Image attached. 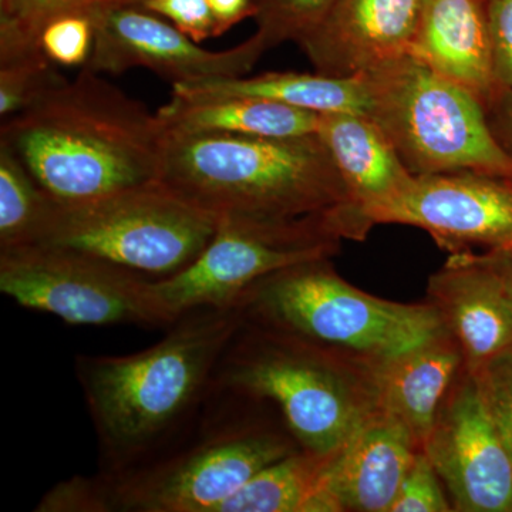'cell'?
Masks as SVG:
<instances>
[{
	"mask_svg": "<svg viewBox=\"0 0 512 512\" xmlns=\"http://www.w3.org/2000/svg\"><path fill=\"white\" fill-rule=\"evenodd\" d=\"M0 292L29 311L74 326L173 325L156 279L73 249L28 245L0 251Z\"/></svg>",
	"mask_w": 512,
	"mask_h": 512,
	"instance_id": "9",
	"label": "cell"
},
{
	"mask_svg": "<svg viewBox=\"0 0 512 512\" xmlns=\"http://www.w3.org/2000/svg\"><path fill=\"white\" fill-rule=\"evenodd\" d=\"M217 224L157 180L83 204L55 201L33 245L73 249L160 279L191 265Z\"/></svg>",
	"mask_w": 512,
	"mask_h": 512,
	"instance_id": "8",
	"label": "cell"
},
{
	"mask_svg": "<svg viewBox=\"0 0 512 512\" xmlns=\"http://www.w3.org/2000/svg\"><path fill=\"white\" fill-rule=\"evenodd\" d=\"M39 43L0 36V117L8 120L64 82Z\"/></svg>",
	"mask_w": 512,
	"mask_h": 512,
	"instance_id": "24",
	"label": "cell"
},
{
	"mask_svg": "<svg viewBox=\"0 0 512 512\" xmlns=\"http://www.w3.org/2000/svg\"><path fill=\"white\" fill-rule=\"evenodd\" d=\"M36 512H117L113 484L103 473L74 476L50 488Z\"/></svg>",
	"mask_w": 512,
	"mask_h": 512,
	"instance_id": "28",
	"label": "cell"
},
{
	"mask_svg": "<svg viewBox=\"0 0 512 512\" xmlns=\"http://www.w3.org/2000/svg\"><path fill=\"white\" fill-rule=\"evenodd\" d=\"M342 239L320 222L218 218L204 251L177 274L156 279L174 318L200 308H232L249 286L289 266L329 258Z\"/></svg>",
	"mask_w": 512,
	"mask_h": 512,
	"instance_id": "10",
	"label": "cell"
},
{
	"mask_svg": "<svg viewBox=\"0 0 512 512\" xmlns=\"http://www.w3.org/2000/svg\"><path fill=\"white\" fill-rule=\"evenodd\" d=\"M137 0H0V36L39 43L50 20L67 13H96Z\"/></svg>",
	"mask_w": 512,
	"mask_h": 512,
	"instance_id": "26",
	"label": "cell"
},
{
	"mask_svg": "<svg viewBox=\"0 0 512 512\" xmlns=\"http://www.w3.org/2000/svg\"><path fill=\"white\" fill-rule=\"evenodd\" d=\"M53 204L18 156L0 143V251L36 244Z\"/></svg>",
	"mask_w": 512,
	"mask_h": 512,
	"instance_id": "23",
	"label": "cell"
},
{
	"mask_svg": "<svg viewBox=\"0 0 512 512\" xmlns=\"http://www.w3.org/2000/svg\"><path fill=\"white\" fill-rule=\"evenodd\" d=\"M329 258L301 262L265 276L239 296L245 322L369 367L403 355L446 332L427 303L376 298L336 274Z\"/></svg>",
	"mask_w": 512,
	"mask_h": 512,
	"instance_id": "4",
	"label": "cell"
},
{
	"mask_svg": "<svg viewBox=\"0 0 512 512\" xmlns=\"http://www.w3.org/2000/svg\"><path fill=\"white\" fill-rule=\"evenodd\" d=\"M490 26L495 79L512 93V0H490Z\"/></svg>",
	"mask_w": 512,
	"mask_h": 512,
	"instance_id": "32",
	"label": "cell"
},
{
	"mask_svg": "<svg viewBox=\"0 0 512 512\" xmlns=\"http://www.w3.org/2000/svg\"><path fill=\"white\" fill-rule=\"evenodd\" d=\"M330 456L298 448L259 471L214 512H323L322 478Z\"/></svg>",
	"mask_w": 512,
	"mask_h": 512,
	"instance_id": "22",
	"label": "cell"
},
{
	"mask_svg": "<svg viewBox=\"0 0 512 512\" xmlns=\"http://www.w3.org/2000/svg\"><path fill=\"white\" fill-rule=\"evenodd\" d=\"M140 5L173 23L194 42L220 37L207 0H143Z\"/></svg>",
	"mask_w": 512,
	"mask_h": 512,
	"instance_id": "31",
	"label": "cell"
},
{
	"mask_svg": "<svg viewBox=\"0 0 512 512\" xmlns=\"http://www.w3.org/2000/svg\"><path fill=\"white\" fill-rule=\"evenodd\" d=\"M373 225L423 229L450 254L512 242V180L478 173L414 175L396 198L370 215Z\"/></svg>",
	"mask_w": 512,
	"mask_h": 512,
	"instance_id": "13",
	"label": "cell"
},
{
	"mask_svg": "<svg viewBox=\"0 0 512 512\" xmlns=\"http://www.w3.org/2000/svg\"><path fill=\"white\" fill-rule=\"evenodd\" d=\"M366 117L414 175L478 173L512 180V154L474 94L406 55L363 73Z\"/></svg>",
	"mask_w": 512,
	"mask_h": 512,
	"instance_id": "7",
	"label": "cell"
},
{
	"mask_svg": "<svg viewBox=\"0 0 512 512\" xmlns=\"http://www.w3.org/2000/svg\"><path fill=\"white\" fill-rule=\"evenodd\" d=\"M429 302L457 340L464 369L481 367L512 352V251L493 248L450 254L429 279Z\"/></svg>",
	"mask_w": 512,
	"mask_h": 512,
	"instance_id": "14",
	"label": "cell"
},
{
	"mask_svg": "<svg viewBox=\"0 0 512 512\" xmlns=\"http://www.w3.org/2000/svg\"><path fill=\"white\" fill-rule=\"evenodd\" d=\"M158 181L217 218L320 222L353 241H363L373 228L318 134L165 131Z\"/></svg>",
	"mask_w": 512,
	"mask_h": 512,
	"instance_id": "1",
	"label": "cell"
},
{
	"mask_svg": "<svg viewBox=\"0 0 512 512\" xmlns=\"http://www.w3.org/2000/svg\"><path fill=\"white\" fill-rule=\"evenodd\" d=\"M173 93L254 97L319 114L353 113L366 116L369 106L362 74L333 77L320 73H264L252 77L175 84Z\"/></svg>",
	"mask_w": 512,
	"mask_h": 512,
	"instance_id": "21",
	"label": "cell"
},
{
	"mask_svg": "<svg viewBox=\"0 0 512 512\" xmlns=\"http://www.w3.org/2000/svg\"><path fill=\"white\" fill-rule=\"evenodd\" d=\"M419 450L409 427L376 407L326 464L325 512H390Z\"/></svg>",
	"mask_w": 512,
	"mask_h": 512,
	"instance_id": "16",
	"label": "cell"
},
{
	"mask_svg": "<svg viewBox=\"0 0 512 512\" xmlns=\"http://www.w3.org/2000/svg\"><path fill=\"white\" fill-rule=\"evenodd\" d=\"M212 16L217 22L220 36L229 29L255 16V0H207Z\"/></svg>",
	"mask_w": 512,
	"mask_h": 512,
	"instance_id": "33",
	"label": "cell"
},
{
	"mask_svg": "<svg viewBox=\"0 0 512 512\" xmlns=\"http://www.w3.org/2000/svg\"><path fill=\"white\" fill-rule=\"evenodd\" d=\"M137 2H138V5H140V3L143 2V0H137Z\"/></svg>",
	"mask_w": 512,
	"mask_h": 512,
	"instance_id": "36",
	"label": "cell"
},
{
	"mask_svg": "<svg viewBox=\"0 0 512 512\" xmlns=\"http://www.w3.org/2000/svg\"><path fill=\"white\" fill-rule=\"evenodd\" d=\"M494 103L503 106L504 123L505 127H507L505 128V131H507L508 137H510L512 140V93L504 92V90H501V93L498 94L497 99H495L491 104ZM485 109H487V107H485Z\"/></svg>",
	"mask_w": 512,
	"mask_h": 512,
	"instance_id": "34",
	"label": "cell"
},
{
	"mask_svg": "<svg viewBox=\"0 0 512 512\" xmlns=\"http://www.w3.org/2000/svg\"><path fill=\"white\" fill-rule=\"evenodd\" d=\"M156 114L164 130L174 133L301 137L318 134L320 123L319 113L239 96L173 93Z\"/></svg>",
	"mask_w": 512,
	"mask_h": 512,
	"instance_id": "20",
	"label": "cell"
},
{
	"mask_svg": "<svg viewBox=\"0 0 512 512\" xmlns=\"http://www.w3.org/2000/svg\"><path fill=\"white\" fill-rule=\"evenodd\" d=\"M507 249H511V251H512V242L510 245H508Z\"/></svg>",
	"mask_w": 512,
	"mask_h": 512,
	"instance_id": "35",
	"label": "cell"
},
{
	"mask_svg": "<svg viewBox=\"0 0 512 512\" xmlns=\"http://www.w3.org/2000/svg\"><path fill=\"white\" fill-rule=\"evenodd\" d=\"M336 0H255L256 32L266 50L299 42L328 15Z\"/></svg>",
	"mask_w": 512,
	"mask_h": 512,
	"instance_id": "25",
	"label": "cell"
},
{
	"mask_svg": "<svg viewBox=\"0 0 512 512\" xmlns=\"http://www.w3.org/2000/svg\"><path fill=\"white\" fill-rule=\"evenodd\" d=\"M164 138L157 114L86 67L0 128V143L62 205L157 181Z\"/></svg>",
	"mask_w": 512,
	"mask_h": 512,
	"instance_id": "3",
	"label": "cell"
},
{
	"mask_svg": "<svg viewBox=\"0 0 512 512\" xmlns=\"http://www.w3.org/2000/svg\"><path fill=\"white\" fill-rule=\"evenodd\" d=\"M94 45L86 69L121 74L150 70L171 84L242 77L268 50L255 35L231 49L212 52L138 3L94 13Z\"/></svg>",
	"mask_w": 512,
	"mask_h": 512,
	"instance_id": "11",
	"label": "cell"
},
{
	"mask_svg": "<svg viewBox=\"0 0 512 512\" xmlns=\"http://www.w3.org/2000/svg\"><path fill=\"white\" fill-rule=\"evenodd\" d=\"M440 476L423 450L417 451L390 512L454 511L441 490Z\"/></svg>",
	"mask_w": 512,
	"mask_h": 512,
	"instance_id": "29",
	"label": "cell"
},
{
	"mask_svg": "<svg viewBox=\"0 0 512 512\" xmlns=\"http://www.w3.org/2000/svg\"><path fill=\"white\" fill-rule=\"evenodd\" d=\"M410 56L490 106L495 79L490 0H424Z\"/></svg>",
	"mask_w": 512,
	"mask_h": 512,
	"instance_id": "17",
	"label": "cell"
},
{
	"mask_svg": "<svg viewBox=\"0 0 512 512\" xmlns=\"http://www.w3.org/2000/svg\"><path fill=\"white\" fill-rule=\"evenodd\" d=\"M318 136L328 148L353 200L370 222L373 211L412 183L414 174L369 117L353 113L320 114Z\"/></svg>",
	"mask_w": 512,
	"mask_h": 512,
	"instance_id": "19",
	"label": "cell"
},
{
	"mask_svg": "<svg viewBox=\"0 0 512 512\" xmlns=\"http://www.w3.org/2000/svg\"><path fill=\"white\" fill-rule=\"evenodd\" d=\"M241 323L234 306L194 309L178 316L163 339L141 352L76 357L100 473L119 476L141 466L187 430Z\"/></svg>",
	"mask_w": 512,
	"mask_h": 512,
	"instance_id": "2",
	"label": "cell"
},
{
	"mask_svg": "<svg viewBox=\"0 0 512 512\" xmlns=\"http://www.w3.org/2000/svg\"><path fill=\"white\" fill-rule=\"evenodd\" d=\"M473 375L495 427L512 457V352L491 360Z\"/></svg>",
	"mask_w": 512,
	"mask_h": 512,
	"instance_id": "30",
	"label": "cell"
},
{
	"mask_svg": "<svg viewBox=\"0 0 512 512\" xmlns=\"http://www.w3.org/2000/svg\"><path fill=\"white\" fill-rule=\"evenodd\" d=\"M463 369V352L446 330L419 348L366 367V372L377 407L402 420L421 448Z\"/></svg>",
	"mask_w": 512,
	"mask_h": 512,
	"instance_id": "18",
	"label": "cell"
},
{
	"mask_svg": "<svg viewBox=\"0 0 512 512\" xmlns=\"http://www.w3.org/2000/svg\"><path fill=\"white\" fill-rule=\"evenodd\" d=\"M215 387L275 404L301 448L329 456L376 409L365 367L242 319L215 369Z\"/></svg>",
	"mask_w": 512,
	"mask_h": 512,
	"instance_id": "6",
	"label": "cell"
},
{
	"mask_svg": "<svg viewBox=\"0 0 512 512\" xmlns=\"http://www.w3.org/2000/svg\"><path fill=\"white\" fill-rule=\"evenodd\" d=\"M94 13H67L46 23L39 45L56 66L84 67L92 56Z\"/></svg>",
	"mask_w": 512,
	"mask_h": 512,
	"instance_id": "27",
	"label": "cell"
},
{
	"mask_svg": "<svg viewBox=\"0 0 512 512\" xmlns=\"http://www.w3.org/2000/svg\"><path fill=\"white\" fill-rule=\"evenodd\" d=\"M424 0H336L298 46L316 72L352 77L409 55Z\"/></svg>",
	"mask_w": 512,
	"mask_h": 512,
	"instance_id": "15",
	"label": "cell"
},
{
	"mask_svg": "<svg viewBox=\"0 0 512 512\" xmlns=\"http://www.w3.org/2000/svg\"><path fill=\"white\" fill-rule=\"evenodd\" d=\"M421 450L463 512H512V457L476 376L464 369Z\"/></svg>",
	"mask_w": 512,
	"mask_h": 512,
	"instance_id": "12",
	"label": "cell"
},
{
	"mask_svg": "<svg viewBox=\"0 0 512 512\" xmlns=\"http://www.w3.org/2000/svg\"><path fill=\"white\" fill-rule=\"evenodd\" d=\"M255 403L212 384L177 440L147 463L109 476L117 512H214L259 471L301 448L291 431L256 419Z\"/></svg>",
	"mask_w": 512,
	"mask_h": 512,
	"instance_id": "5",
	"label": "cell"
}]
</instances>
